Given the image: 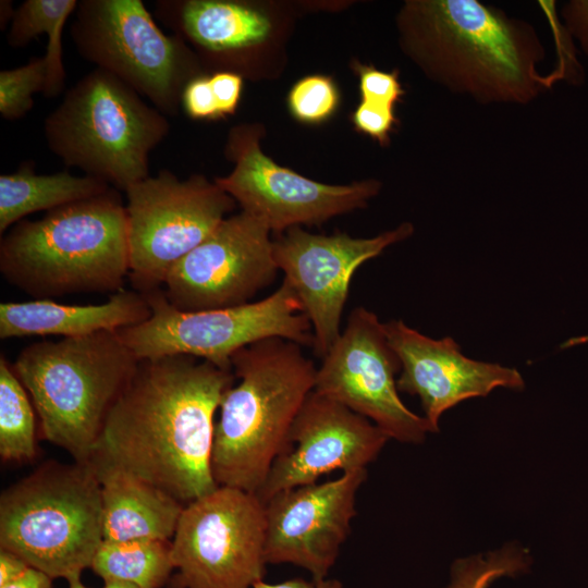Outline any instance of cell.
Instances as JSON below:
<instances>
[{"instance_id":"cell-1","label":"cell","mask_w":588,"mask_h":588,"mask_svg":"<svg viewBox=\"0 0 588 588\" xmlns=\"http://www.w3.org/2000/svg\"><path fill=\"white\" fill-rule=\"evenodd\" d=\"M233 370L189 355L140 359L112 405L93 455L183 504L219 486L211 471L215 416Z\"/></svg>"},{"instance_id":"cell-2","label":"cell","mask_w":588,"mask_h":588,"mask_svg":"<svg viewBox=\"0 0 588 588\" xmlns=\"http://www.w3.org/2000/svg\"><path fill=\"white\" fill-rule=\"evenodd\" d=\"M405 49L426 74L481 105H527L552 81L535 27L479 0H417L400 15Z\"/></svg>"},{"instance_id":"cell-3","label":"cell","mask_w":588,"mask_h":588,"mask_svg":"<svg viewBox=\"0 0 588 588\" xmlns=\"http://www.w3.org/2000/svg\"><path fill=\"white\" fill-rule=\"evenodd\" d=\"M231 365L240 382L224 392L219 406L211 471L218 486L256 494L287 446L317 368L302 345L281 338L238 350Z\"/></svg>"},{"instance_id":"cell-4","label":"cell","mask_w":588,"mask_h":588,"mask_svg":"<svg viewBox=\"0 0 588 588\" xmlns=\"http://www.w3.org/2000/svg\"><path fill=\"white\" fill-rule=\"evenodd\" d=\"M0 271L37 299L122 290L130 256L118 189L14 224L1 237Z\"/></svg>"},{"instance_id":"cell-5","label":"cell","mask_w":588,"mask_h":588,"mask_svg":"<svg viewBox=\"0 0 588 588\" xmlns=\"http://www.w3.org/2000/svg\"><path fill=\"white\" fill-rule=\"evenodd\" d=\"M138 363L118 331H100L29 344L12 367L32 397L40 437L75 462H89Z\"/></svg>"},{"instance_id":"cell-6","label":"cell","mask_w":588,"mask_h":588,"mask_svg":"<svg viewBox=\"0 0 588 588\" xmlns=\"http://www.w3.org/2000/svg\"><path fill=\"white\" fill-rule=\"evenodd\" d=\"M168 117L109 72L95 68L46 117L50 151L68 167L126 191L149 175V155L169 135Z\"/></svg>"},{"instance_id":"cell-7","label":"cell","mask_w":588,"mask_h":588,"mask_svg":"<svg viewBox=\"0 0 588 588\" xmlns=\"http://www.w3.org/2000/svg\"><path fill=\"white\" fill-rule=\"evenodd\" d=\"M101 542V487L91 462L48 461L2 491L0 549L51 578L81 577Z\"/></svg>"},{"instance_id":"cell-8","label":"cell","mask_w":588,"mask_h":588,"mask_svg":"<svg viewBox=\"0 0 588 588\" xmlns=\"http://www.w3.org/2000/svg\"><path fill=\"white\" fill-rule=\"evenodd\" d=\"M70 25L78 54L111 73L167 117L201 72L195 52L166 34L140 0H78Z\"/></svg>"},{"instance_id":"cell-9","label":"cell","mask_w":588,"mask_h":588,"mask_svg":"<svg viewBox=\"0 0 588 588\" xmlns=\"http://www.w3.org/2000/svg\"><path fill=\"white\" fill-rule=\"evenodd\" d=\"M144 295L151 309L149 319L118 330L139 360L189 355L233 370L232 356L261 340L281 338L302 346L314 345L311 324L285 279L261 301L203 311L174 308L162 289Z\"/></svg>"},{"instance_id":"cell-10","label":"cell","mask_w":588,"mask_h":588,"mask_svg":"<svg viewBox=\"0 0 588 588\" xmlns=\"http://www.w3.org/2000/svg\"><path fill=\"white\" fill-rule=\"evenodd\" d=\"M128 278L135 291L161 289L172 267L234 209L216 182L194 174L179 179L167 169L125 191Z\"/></svg>"},{"instance_id":"cell-11","label":"cell","mask_w":588,"mask_h":588,"mask_svg":"<svg viewBox=\"0 0 588 588\" xmlns=\"http://www.w3.org/2000/svg\"><path fill=\"white\" fill-rule=\"evenodd\" d=\"M265 503L219 486L185 504L171 540L167 588H254L266 573Z\"/></svg>"},{"instance_id":"cell-12","label":"cell","mask_w":588,"mask_h":588,"mask_svg":"<svg viewBox=\"0 0 588 588\" xmlns=\"http://www.w3.org/2000/svg\"><path fill=\"white\" fill-rule=\"evenodd\" d=\"M260 127L241 124L231 128L225 155L233 171L215 179L245 211L270 231L282 233L303 224H321L332 217L363 208L375 197L380 182L329 185L277 164L260 147Z\"/></svg>"},{"instance_id":"cell-13","label":"cell","mask_w":588,"mask_h":588,"mask_svg":"<svg viewBox=\"0 0 588 588\" xmlns=\"http://www.w3.org/2000/svg\"><path fill=\"white\" fill-rule=\"evenodd\" d=\"M399 371L401 362L383 322L367 308L356 307L317 368L314 391L366 417L390 439L419 444L436 431L402 402Z\"/></svg>"},{"instance_id":"cell-14","label":"cell","mask_w":588,"mask_h":588,"mask_svg":"<svg viewBox=\"0 0 588 588\" xmlns=\"http://www.w3.org/2000/svg\"><path fill=\"white\" fill-rule=\"evenodd\" d=\"M278 271L270 229L241 211L172 267L162 291L181 311L235 307L250 303Z\"/></svg>"},{"instance_id":"cell-15","label":"cell","mask_w":588,"mask_h":588,"mask_svg":"<svg viewBox=\"0 0 588 588\" xmlns=\"http://www.w3.org/2000/svg\"><path fill=\"white\" fill-rule=\"evenodd\" d=\"M413 233L409 222L368 238L346 233L313 234L295 226L273 241L278 269L295 291L311 324L317 356L323 358L341 334L342 314L357 268Z\"/></svg>"},{"instance_id":"cell-16","label":"cell","mask_w":588,"mask_h":588,"mask_svg":"<svg viewBox=\"0 0 588 588\" xmlns=\"http://www.w3.org/2000/svg\"><path fill=\"white\" fill-rule=\"evenodd\" d=\"M367 469L275 493L265 502L267 564H292L326 578L356 515V495Z\"/></svg>"},{"instance_id":"cell-17","label":"cell","mask_w":588,"mask_h":588,"mask_svg":"<svg viewBox=\"0 0 588 588\" xmlns=\"http://www.w3.org/2000/svg\"><path fill=\"white\" fill-rule=\"evenodd\" d=\"M389 439L366 417L313 390L292 425L286 449L256 495L265 503L332 471L366 469Z\"/></svg>"},{"instance_id":"cell-18","label":"cell","mask_w":588,"mask_h":588,"mask_svg":"<svg viewBox=\"0 0 588 588\" xmlns=\"http://www.w3.org/2000/svg\"><path fill=\"white\" fill-rule=\"evenodd\" d=\"M383 324L401 362L399 392L419 397L424 417L436 432L441 415L458 403L487 396L497 388L525 387L517 369L468 358L450 336L431 339L400 319Z\"/></svg>"},{"instance_id":"cell-19","label":"cell","mask_w":588,"mask_h":588,"mask_svg":"<svg viewBox=\"0 0 588 588\" xmlns=\"http://www.w3.org/2000/svg\"><path fill=\"white\" fill-rule=\"evenodd\" d=\"M154 14L187 46L223 64L242 62L271 32L266 14L243 1L158 0Z\"/></svg>"},{"instance_id":"cell-20","label":"cell","mask_w":588,"mask_h":588,"mask_svg":"<svg viewBox=\"0 0 588 588\" xmlns=\"http://www.w3.org/2000/svg\"><path fill=\"white\" fill-rule=\"evenodd\" d=\"M150 316L146 296L124 289L98 305H62L51 299L1 303L0 338L83 336L137 326Z\"/></svg>"},{"instance_id":"cell-21","label":"cell","mask_w":588,"mask_h":588,"mask_svg":"<svg viewBox=\"0 0 588 588\" xmlns=\"http://www.w3.org/2000/svg\"><path fill=\"white\" fill-rule=\"evenodd\" d=\"M93 465L101 487L102 540H172L185 504L126 471Z\"/></svg>"},{"instance_id":"cell-22","label":"cell","mask_w":588,"mask_h":588,"mask_svg":"<svg viewBox=\"0 0 588 588\" xmlns=\"http://www.w3.org/2000/svg\"><path fill=\"white\" fill-rule=\"evenodd\" d=\"M111 185L89 175L69 171L36 174L33 161H25L12 173L0 175V234L30 213L93 198L109 192Z\"/></svg>"},{"instance_id":"cell-23","label":"cell","mask_w":588,"mask_h":588,"mask_svg":"<svg viewBox=\"0 0 588 588\" xmlns=\"http://www.w3.org/2000/svg\"><path fill=\"white\" fill-rule=\"evenodd\" d=\"M77 3L78 0H25L15 9L8 27L7 42L14 49L26 47L38 35L47 36V82L42 93L46 98H53L64 89L62 33Z\"/></svg>"},{"instance_id":"cell-24","label":"cell","mask_w":588,"mask_h":588,"mask_svg":"<svg viewBox=\"0 0 588 588\" xmlns=\"http://www.w3.org/2000/svg\"><path fill=\"white\" fill-rule=\"evenodd\" d=\"M90 568L105 583L123 581L140 588L167 587L174 571L171 540H102Z\"/></svg>"},{"instance_id":"cell-25","label":"cell","mask_w":588,"mask_h":588,"mask_svg":"<svg viewBox=\"0 0 588 588\" xmlns=\"http://www.w3.org/2000/svg\"><path fill=\"white\" fill-rule=\"evenodd\" d=\"M33 406L26 389L5 356H0V455L5 462L32 461L36 455Z\"/></svg>"},{"instance_id":"cell-26","label":"cell","mask_w":588,"mask_h":588,"mask_svg":"<svg viewBox=\"0 0 588 588\" xmlns=\"http://www.w3.org/2000/svg\"><path fill=\"white\" fill-rule=\"evenodd\" d=\"M530 561L526 549L513 544L457 559L451 566L450 581L445 588H489L501 577L526 573Z\"/></svg>"},{"instance_id":"cell-27","label":"cell","mask_w":588,"mask_h":588,"mask_svg":"<svg viewBox=\"0 0 588 588\" xmlns=\"http://www.w3.org/2000/svg\"><path fill=\"white\" fill-rule=\"evenodd\" d=\"M47 82L45 56L0 72V114L7 121L23 119L34 107V95L44 93Z\"/></svg>"},{"instance_id":"cell-28","label":"cell","mask_w":588,"mask_h":588,"mask_svg":"<svg viewBox=\"0 0 588 588\" xmlns=\"http://www.w3.org/2000/svg\"><path fill=\"white\" fill-rule=\"evenodd\" d=\"M340 95L334 82L324 75H308L291 88L287 105L292 115L304 123H320L336 110Z\"/></svg>"},{"instance_id":"cell-29","label":"cell","mask_w":588,"mask_h":588,"mask_svg":"<svg viewBox=\"0 0 588 588\" xmlns=\"http://www.w3.org/2000/svg\"><path fill=\"white\" fill-rule=\"evenodd\" d=\"M360 101L394 108L404 95L399 72H384L372 65L357 63Z\"/></svg>"},{"instance_id":"cell-30","label":"cell","mask_w":588,"mask_h":588,"mask_svg":"<svg viewBox=\"0 0 588 588\" xmlns=\"http://www.w3.org/2000/svg\"><path fill=\"white\" fill-rule=\"evenodd\" d=\"M181 109L193 120L221 119L209 74H201L191 79L184 87Z\"/></svg>"},{"instance_id":"cell-31","label":"cell","mask_w":588,"mask_h":588,"mask_svg":"<svg viewBox=\"0 0 588 588\" xmlns=\"http://www.w3.org/2000/svg\"><path fill=\"white\" fill-rule=\"evenodd\" d=\"M358 131L375 138L380 145L390 143V135L397 124L394 108L360 101L353 113Z\"/></svg>"},{"instance_id":"cell-32","label":"cell","mask_w":588,"mask_h":588,"mask_svg":"<svg viewBox=\"0 0 588 588\" xmlns=\"http://www.w3.org/2000/svg\"><path fill=\"white\" fill-rule=\"evenodd\" d=\"M209 79L221 119L233 114L242 96V75L231 71H215L209 74Z\"/></svg>"},{"instance_id":"cell-33","label":"cell","mask_w":588,"mask_h":588,"mask_svg":"<svg viewBox=\"0 0 588 588\" xmlns=\"http://www.w3.org/2000/svg\"><path fill=\"white\" fill-rule=\"evenodd\" d=\"M561 17L567 34L575 38L588 57V0H569L561 8Z\"/></svg>"},{"instance_id":"cell-34","label":"cell","mask_w":588,"mask_h":588,"mask_svg":"<svg viewBox=\"0 0 588 588\" xmlns=\"http://www.w3.org/2000/svg\"><path fill=\"white\" fill-rule=\"evenodd\" d=\"M254 588H345L338 579L326 578H292L275 584L261 580Z\"/></svg>"},{"instance_id":"cell-35","label":"cell","mask_w":588,"mask_h":588,"mask_svg":"<svg viewBox=\"0 0 588 588\" xmlns=\"http://www.w3.org/2000/svg\"><path fill=\"white\" fill-rule=\"evenodd\" d=\"M29 566L20 556L0 549V587L20 577Z\"/></svg>"},{"instance_id":"cell-36","label":"cell","mask_w":588,"mask_h":588,"mask_svg":"<svg viewBox=\"0 0 588 588\" xmlns=\"http://www.w3.org/2000/svg\"><path fill=\"white\" fill-rule=\"evenodd\" d=\"M52 579L46 573L29 566L20 577L0 588H52Z\"/></svg>"},{"instance_id":"cell-37","label":"cell","mask_w":588,"mask_h":588,"mask_svg":"<svg viewBox=\"0 0 588 588\" xmlns=\"http://www.w3.org/2000/svg\"><path fill=\"white\" fill-rule=\"evenodd\" d=\"M14 12L15 9L12 5V1L2 0L0 2V26L2 30L9 27L13 19Z\"/></svg>"},{"instance_id":"cell-38","label":"cell","mask_w":588,"mask_h":588,"mask_svg":"<svg viewBox=\"0 0 588 588\" xmlns=\"http://www.w3.org/2000/svg\"><path fill=\"white\" fill-rule=\"evenodd\" d=\"M103 588H140L136 585L123 581H107L103 585Z\"/></svg>"},{"instance_id":"cell-39","label":"cell","mask_w":588,"mask_h":588,"mask_svg":"<svg viewBox=\"0 0 588 588\" xmlns=\"http://www.w3.org/2000/svg\"><path fill=\"white\" fill-rule=\"evenodd\" d=\"M588 342V335H585V336H578L576 339H571L566 342L565 346H573V345H578V344H581V343H586Z\"/></svg>"},{"instance_id":"cell-40","label":"cell","mask_w":588,"mask_h":588,"mask_svg":"<svg viewBox=\"0 0 588 588\" xmlns=\"http://www.w3.org/2000/svg\"><path fill=\"white\" fill-rule=\"evenodd\" d=\"M68 583L70 588H88L82 583L81 577L70 579Z\"/></svg>"}]
</instances>
